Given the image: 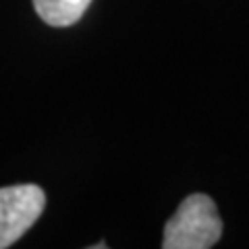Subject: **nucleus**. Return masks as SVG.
I'll list each match as a JSON object with an SVG mask.
<instances>
[{
  "label": "nucleus",
  "instance_id": "obj_1",
  "mask_svg": "<svg viewBox=\"0 0 249 249\" xmlns=\"http://www.w3.org/2000/svg\"><path fill=\"white\" fill-rule=\"evenodd\" d=\"M222 237V220L206 193L187 196L164 227V249H210Z\"/></svg>",
  "mask_w": 249,
  "mask_h": 249
},
{
  "label": "nucleus",
  "instance_id": "obj_2",
  "mask_svg": "<svg viewBox=\"0 0 249 249\" xmlns=\"http://www.w3.org/2000/svg\"><path fill=\"white\" fill-rule=\"evenodd\" d=\"M46 193L37 185H11L0 189V249L11 247L37 222Z\"/></svg>",
  "mask_w": 249,
  "mask_h": 249
},
{
  "label": "nucleus",
  "instance_id": "obj_3",
  "mask_svg": "<svg viewBox=\"0 0 249 249\" xmlns=\"http://www.w3.org/2000/svg\"><path fill=\"white\" fill-rule=\"evenodd\" d=\"M91 0H34L36 13L52 27H69L79 21Z\"/></svg>",
  "mask_w": 249,
  "mask_h": 249
}]
</instances>
